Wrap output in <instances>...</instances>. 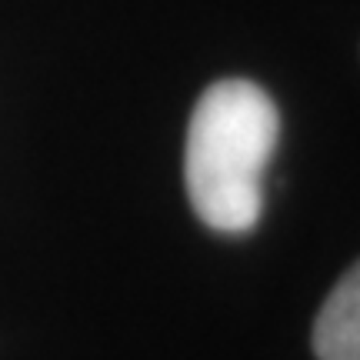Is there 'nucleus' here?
<instances>
[{
  "instance_id": "obj_1",
  "label": "nucleus",
  "mask_w": 360,
  "mask_h": 360,
  "mask_svg": "<svg viewBox=\"0 0 360 360\" xmlns=\"http://www.w3.org/2000/svg\"><path fill=\"white\" fill-rule=\"evenodd\" d=\"M277 137L281 114L254 80L227 77L204 90L187 127L184 180L207 227L220 233L257 227Z\"/></svg>"
},
{
  "instance_id": "obj_2",
  "label": "nucleus",
  "mask_w": 360,
  "mask_h": 360,
  "mask_svg": "<svg viewBox=\"0 0 360 360\" xmlns=\"http://www.w3.org/2000/svg\"><path fill=\"white\" fill-rule=\"evenodd\" d=\"M314 350L321 360H360V277L350 267L330 290L314 323Z\"/></svg>"
}]
</instances>
